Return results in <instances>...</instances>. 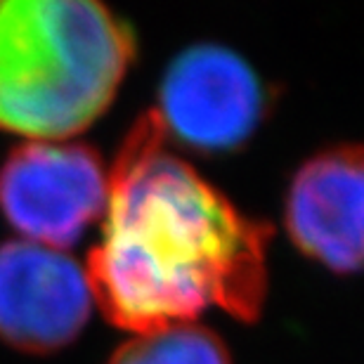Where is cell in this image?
Returning <instances> with one entry per match:
<instances>
[{"instance_id": "5", "label": "cell", "mask_w": 364, "mask_h": 364, "mask_svg": "<svg viewBox=\"0 0 364 364\" xmlns=\"http://www.w3.org/2000/svg\"><path fill=\"white\" fill-rule=\"evenodd\" d=\"M85 267L67 251L24 242L0 244V341L26 353L69 346L92 312Z\"/></svg>"}, {"instance_id": "2", "label": "cell", "mask_w": 364, "mask_h": 364, "mask_svg": "<svg viewBox=\"0 0 364 364\" xmlns=\"http://www.w3.org/2000/svg\"><path fill=\"white\" fill-rule=\"evenodd\" d=\"M130 28L90 0H0V130L71 140L114 102Z\"/></svg>"}, {"instance_id": "4", "label": "cell", "mask_w": 364, "mask_h": 364, "mask_svg": "<svg viewBox=\"0 0 364 364\" xmlns=\"http://www.w3.org/2000/svg\"><path fill=\"white\" fill-rule=\"evenodd\" d=\"M267 109V92L251 64L213 43L187 48L166 69L156 119L166 140L218 154L251 140Z\"/></svg>"}, {"instance_id": "3", "label": "cell", "mask_w": 364, "mask_h": 364, "mask_svg": "<svg viewBox=\"0 0 364 364\" xmlns=\"http://www.w3.org/2000/svg\"><path fill=\"white\" fill-rule=\"evenodd\" d=\"M109 168L74 140H26L0 168V210L24 242L67 251L102 223Z\"/></svg>"}, {"instance_id": "6", "label": "cell", "mask_w": 364, "mask_h": 364, "mask_svg": "<svg viewBox=\"0 0 364 364\" xmlns=\"http://www.w3.org/2000/svg\"><path fill=\"white\" fill-rule=\"evenodd\" d=\"M287 230L305 256L338 274L360 270L364 249V166L360 147L312 156L287 196Z\"/></svg>"}, {"instance_id": "7", "label": "cell", "mask_w": 364, "mask_h": 364, "mask_svg": "<svg viewBox=\"0 0 364 364\" xmlns=\"http://www.w3.org/2000/svg\"><path fill=\"white\" fill-rule=\"evenodd\" d=\"M109 364H232L218 333L196 322H178L133 333Z\"/></svg>"}, {"instance_id": "1", "label": "cell", "mask_w": 364, "mask_h": 364, "mask_svg": "<svg viewBox=\"0 0 364 364\" xmlns=\"http://www.w3.org/2000/svg\"><path fill=\"white\" fill-rule=\"evenodd\" d=\"M270 235L171 154L149 112L109 171L102 237L83 267L92 301L130 333L196 322L213 308L253 322L265 303Z\"/></svg>"}]
</instances>
